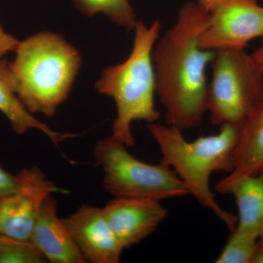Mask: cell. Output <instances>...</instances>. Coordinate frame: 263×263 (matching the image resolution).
<instances>
[{"mask_svg": "<svg viewBox=\"0 0 263 263\" xmlns=\"http://www.w3.org/2000/svg\"><path fill=\"white\" fill-rule=\"evenodd\" d=\"M62 221L86 262L120 261L124 249L109 226L102 209L83 205Z\"/></svg>", "mask_w": 263, "mask_h": 263, "instance_id": "cell-10", "label": "cell"}, {"mask_svg": "<svg viewBox=\"0 0 263 263\" xmlns=\"http://www.w3.org/2000/svg\"><path fill=\"white\" fill-rule=\"evenodd\" d=\"M17 176L18 187L0 198V234L29 240L41 205L57 188L37 166L22 170Z\"/></svg>", "mask_w": 263, "mask_h": 263, "instance_id": "cell-8", "label": "cell"}, {"mask_svg": "<svg viewBox=\"0 0 263 263\" xmlns=\"http://www.w3.org/2000/svg\"><path fill=\"white\" fill-rule=\"evenodd\" d=\"M52 195L48 196L41 205L29 240L47 262H86L62 218L59 217L58 202Z\"/></svg>", "mask_w": 263, "mask_h": 263, "instance_id": "cell-11", "label": "cell"}, {"mask_svg": "<svg viewBox=\"0 0 263 263\" xmlns=\"http://www.w3.org/2000/svg\"><path fill=\"white\" fill-rule=\"evenodd\" d=\"M221 0H197L196 3L205 10L209 12Z\"/></svg>", "mask_w": 263, "mask_h": 263, "instance_id": "cell-21", "label": "cell"}, {"mask_svg": "<svg viewBox=\"0 0 263 263\" xmlns=\"http://www.w3.org/2000/svg\"><path fill=\"white\" fill-rule=\"evenodd\" d=\"M46 262V258L30 240L0 234V263Z\"/></svg>", "mask_w": 263, "mask_h": 263, "instance_id": "cell-17", "label": "cell"}, {"mask_svg": "<svg viewBox=\"0 0 263 263\" xmlns=\"http://www.w3.org/2000/svg\"><path fill=\"white\" fill-rule=\"evenodd\" d=\"M0 112L8 119L14 133L20 136L30 129H38L57 146L62 142L77 136L74 133L53 130L29 111L12 86L8 62L4 61H0Z\"/></svg>", "mask_w": 263, "mask_h": 263, "instance_id": "cell-13", "label": "cell"}, {"mask_svg": "<svg viewBox=\"0 0 263 263\" xmlns=\"http://www.w3.org/2000/svg\"><path fill=\"white\" fill-rule=\"evenodd\" d=\"M261 46H263V43H262V44H261Z\"/></svg>", "mask_w": 263, "mask_h": 263, "instance_id": "cell-23", "label": "cell"}, {"mask_svg": "<svg viewBox=\"0 0 263 263\" xmlns=\"http://www.w3.org/2000/svg\"><path fill=\"white\" fill-rule=\"evenodd\" d=\"M147 129L162 154L161 162L174 170L192 195L202 207L212 212L230 230L237 216L218 203L210 187L215 172L232 170V159L240 127L226 125L215 135L187 141L182 130L159 122L147 124Z\"/></svg>", "mask_w": 263, "mask_h": 263, "instance_id": "cell-3", "label": "cell"}, {"mask_svg": "<svg viewBox=\"0 0 263 263\" xmlns=\"http://www.w3.org/2000/svg\"><path fill=\"white\" fill-rule=\"evenodd\" d=\"M8 73L32 114L52 117L68 98L81 67L80 53L60 34L41 32L19 41Z\"/></svg>", "mask_w": 263, "mask_h": 263, "instance_id": "cell-2", "label": "cell"}, {"mask_svg": "<svg viewBox=\"0 0 263 263\" xmlns=\"http://www.w3.org/2000/svg\"><path fill=\"white\" fill-rule=\"evenodd\" d=\"M207 113L214 125L240 127L263 98V68L245 48L215 51L211 63Z\"/></svg>", "mask_w": 263, "mask_h": 263, "instance_id": "cell-5", "label": "cell"}, {"mask_svg": "<svg viewBox=\"0 0 263 263\" xmlns=\"http://www.w3.org/2000/svg\"><path fill=\"white\" fill-rule=\"evenodd\" d=\"M207 13L200 36L202 49L246 48L250 41L263 38V6L257 0H221Z\"/></svg>", "mask_w": 263, "mask_h": 263, "instance_id": "cell-7", "label": "cell"}, {"mask_svg": "<svg viewBox=\"0 0 263 263\" xmlns=\"http://www.w3.org/2000/svg\"><path fill=\"white\" fill-rule=\"evenodd\" d=\"M263 171V98L247 116L240 129L232 170L215 186L216 191L226 195L228 187L238 179Z\"/></svg>", "mask_w": 263, "mask_h": 263, "instance_id": "cell-12", "label": "cell"}, {"mask_svg": "<svg viewBox=\"0 0 263 263\" xmlns=\"http://www.w3.org/2000/svg\"><path fill=\"white\" fill-rule=\"evenodd\" d=\"M18 186L17 174H11L0 166V198L13 192Z\"/></svg>", "mask_w": 263, "mask_h": 263, "instance_id": "cell-18", "label": "cell"}, {"mask_svg": "<svg viewBox=\"0 0 263 263\" xmlns=\"http://www.w3.org/2000/svg\"><path fill=\"white\" fill-rule=\"evenodd\" d=\"M251 263H263V235L256 242Z\"/></svg>", "mask_w": 263, "mask_h": 263, "instance_id": "cell-20", "label": "cell"}, {"mask_svg": "<svg viewBox=\"0 0 263 263\" xmlns=\"http://www.w3.org/2000/svg\"><path fill=\"white\" fill-rule=\"evenodd\" d=\"M102 210L124 250L155 233L168 215L162 201L148 198L115 197Z\"/></svg>", "mask_w": 263, "mask_h": 263, "instance_id": "cell-9", "label": "cell"}, {"mask_svg": "<svg viewBox=\"0 0 263 263\" xmlns=\"http://www.w3.org/2000/svg\"><path fill=\"white\" fill-rule=\"evenodd\" d=\"M224 248L216 259V263H251L257 238L235 228Z\"/></svg>", "mask_w": 263, "mask_h": 263, "instance_id": "cell-16", "label": "cell"}, {"mask_svg": "<svg viewBox=\"0 0 263 263\" xmlns=\"http://www.w3.org/2000/svg\"><path fill=\"white\" fill-rule=\"evenodd\" d=\"M228 194L234 197L238 209L235 228L257 238L263 235V171L235 181Z\"/></svg>", "mask_w": 263, "mask_h": 263, "instance_id": "cell-14", "label": "cell"}, {"mask_svg": "<svg viewBox=\"0 0 263 263\" xmlns=\"http://www.w3.org/2000/svg\"><path fill=\"white\" fill-rule=\"evenodd\" d=\"M82 14L91 17L103 13L127 32L134 30L138 20L129 0H72Z\"/></svg>", "mask_w": 263, "mask_h": 263, "instance_id": "cell-15", "label": "cell"}, {"mask_svg": "<svg viewBox=\"0 0 263 263\" xmlns=\"http://www.w3.org/2000/svg\"><path fill=\"white\" fill-rule=\"evenodd\" d=\"M18 42L16 38L5 32L0 24V58L9 52H14Z\"/></svg>", "mask_w": 263, "mask_h": 263, "instance_id": "cell-19", "label": "cell"}, {"mask_svg": "<svg viewBox=\"0 0 263 263\" xmlns=\"http://www.w3.org/2000/svg\"><path fill=\"white\" fill-rule=\"evenodd\" d=\"M207 18L196 2H189L154 48L156 95L165 124L182 131L200 126L207 113V68L215 54L200 46Z\"/></svg>", "mask_w": 263, "mask_h": 263, "instance_id": "cell-1", "label": "cell"}, {"mask_svg": "<svg viewBox=\"0 0 263 263\" xmlns=\"http://www.w3.org/2000/svg\"><path fill=\"white\" fill-rule=\"evenodd\" d=\"M252 55L263 68V46H260L258 48H257L254 51V53H252Z\"/></svg>", "mask_w": 263, "mask_h": 263, "instance_id": "cell-22", "label": "cell"}, {"mask_svg": "<svg viewBox=\"0 0 263 263\" xmlns=\"http://www.w3.org/2000/svg\"><path fill=\"white\" fill-rule=\"evenodd\" d=\"M162 24L156 20L149 26L138 21L134 41L125 61L105 67L95 89L113 98L117 107L111 136L127 147L136 144L132 124L159 122L161 114L155 106L156 76L154 48L161 34Z\"/></svg>", "mask_w": 263, "mask_h": 263, "instance_id": "cell-4", "label": "cell"}, {"mask_svg": "<svg viewBox=\"0 0 263 263\" xmlns=\"http://www.w3.org/2000/svg\"><path fill=\"white\" fill-rule=\"evenodd\" d=\"M122 142L111 136L95 147V161L104 173L105 191L115 197L166 199L190 196L187 189L174 170L162 162L146 163L138 160Z\"/></svg>", "mask_w": 263, "mask_h": 263, "instance_id": "cell-6", "label": "cell"}]
</instances>
